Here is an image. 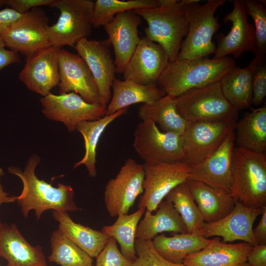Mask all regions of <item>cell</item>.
<instances>
[{"label":"cell","instance_id":"cell-1","mask_svg":"<svg viewBox=\"0 0 266 266\" xmlns=\"http://www.w3.org/2000/svg\"><path fill=\"white\" fill-rule=\"evenodd\" d=\"M40 162V158L33 154L24 170L13 166L8 168V172L18 176L23 183L22 191L17 200L24 216L27 218L30 211L34 210L38 221L47 210L67 212L79 210L74 201L71 186L59 183L55 187L37 177L35 170Z\"/></svg>","mask_w":266,"mask_h":266},{"label":"cell","instance_id":"cell-2","mask_svg":"<svg viewBox=\"0 0 266 266\" xmlns=\"http://www.w3.org/2000/svg\"><path fill=\"white\" fill-rule=\"evenodd\" d=\"M154 8L135 9L134 12L147 24L145 37L161 45L170 62L177 60L182 38L189 26L188 0H159Z\"/></svg>","mask_w":266,"mask_h":266},{"label":"cell","instance_id":"cell-3","mask_svg":"<svg viewBox=\"0 0 266 266\" xmlns=\"http://www.w3.org/2000/svg\"><path fill=\"white\" fill-rule=\"evenodd\" d=\"M235 67L234 60L228 57L177 60L169 62L156 84L166 94L177 97L190 89L219 82Z\"/></svg>","mask_w":266,"mask_h":266},{"label":"cell","instance_id":"cell-4","mask_svg":"<svg viewBox=\"0 0 266 266\" xmlns=\"http://www.w3.org/2000/svg\"><path fill=\"white\" fill-rule=\"evenodd\" d=\"M231 191L246 207L266 206V153L234 147L231 167Z\"/></svg>","mask_w":266,"mask_h":266},{"label":"cell","instance_id":"cell-5","mask_svg":"<svg viewBox=\"0 0 266 266\" xmlns=\"http://www.w3.org/2000/svg\"><path fill=\"white\" fill-rule=\"evenodd\" d=\"M199 0H188L189 26L186 37L180 49L177 60H193L206 57L214 53V34L220 27L215 16L225 0H208L203 4Z\"/></svg>","mask_w":266,"mask_h":266},{"label":"cell","instance_id":"cell-6","mask_svg":"<svg viewBox=\"0 0 266 266\" xmlns=\"http://www.w3.org/2000/svg\"><path fill=\"white\" fill-rule=\"evenodd\" d=\"M175 104L187 122L237 120L239 111L225 99L219 81L188 90L176 97Z\"/></svg>","mask_w":266,"mask_h":266},{"label":"cell","instance_id":"cell-7","mask_svg":"<svg viewBox=\"0 0 266 266\" xmlns=\"http://www.w3.org/2000/svg\"><path fill=\"white\" fill-rule=\"evenodd\" d=\"M52 7L59 10L60 15L57 22L48 27L51 46L60 48L64 46L74 47L91 34L94 2L90 0H56Z\"/></svg>","mask_w":266,"mask_h":266},{"label":"cell","instance_id":"cell-8","mask_svg":"<svg viewBox=\"0 0 266 266\" xmlns=\"http://www.w3.org/2000/svg\"><path fill=\"white\" fill-rule=\"evenodd\" d=\"M133 146L144 164L185 162L181 135L163 132L151 121H142L138 124Z\"/></svg>","mask_w":266,"mask_h":266},{"label":"cell","instance_id":"cell-9","mask_svg":"<svg viewBox=\"0 0 266 266\" xmlns=\"http://www.w3.org/2000/svg\"><path fill=\"white\" fill-rule=\"evenodd\" d=\"M237 120L187 122L181 134L185 163L193 166L202 162L234 131Z\"/></svg>","mask_w":266,"mask_h":266},{"label":"cell","instance_id":"cell-10","mask_svg":"<svg viewBox=\"0 0 266 266\" xmlns=\"http://www.w3.org/2000/svg\"><path fill=\"white\" fill-rule=\"evenodd\" d=\"M143 195L138 208L155 211L166 195L190 177L191 166L185 162L144 164Z\"/></svg>","mask_w":266,"mask_h":266},{"label":"cell","instance_id":"cell-11","mask_svg":"<svg viewBox=\"0 0 266 266\" xmlns=\"http://www.w3.org/2000/svg\"><path fill=\"white\" fill-rule=\"evenodd\" d=\"M41 111L48 119L63 123L70 132L84 121L99 119L106 115V107L86 101L74 93L54 95L51 93L40 99Z\"/></svg>","mask_w":266,"mask_h":266},{"label":"cell","instance_id":"cell-12","mask_svg":"<svg viewBox=\"0 0 266 266\" xmlns=\"http://www.w3.org/2000/svg\"><path fill=\"white\" fill-rule=\"evenodd\" d=\"M49 18L39 7L32 9L11 24L1 37L6 47L27 57L51 46Z\"/></svg>","mask_w":266,"mask_h":266},{"label":"cell","instance_id":"cell-13","mask_svg":"<svg viewBox=\"0 0 266 266\" xmlns=\"http://www.w3.org/2000/svg\"><path fill=\"white\" fill-rule=\"evenodd\" d=\"M144 179L143 165L132 158L127 160L105 187V206L111 217L128 214L137 197L143 192Z\"/></svg>","mask_w":266,"mask_h":266},{"label":"cell","instance_id":"cell-14","mask_svg":"<svg viewBox=\"0 0 266 266\" xmlns=\"http://www.w3.org/2000/svg\"><path fill=\"white\" fill-rule=\"evenodd\" d=\"M223 21L224 23L230 22L232 27L227 34L219 33L217 35V44L213 59H221L229 55L239 58L247 51L255 55L257 47L255 28L247 20L243 0H233L232 10Z\"/></svg>","mask_w":266,"mask_h":266},{"label":"cell","instance_id":"cell-15","mask_svg":"<svg viewBox=\"0 0 266 266\" xmlns=\"http://www.w3.org/2000/svg\"><path fill=\"white\" fill-rule=\"evenodd\" d=\"M110 46L107 38L96 40L85 38L73 47L89 68L99 95L106 107L111 98V90L116 73Z\"/></svg>","mask_w":266,"mask_h":266},{"label":"cell","instance_id":"cell-16","mask_svg":"<svg viewBox=\"0 0 266 266\" xmlns=\"http://www.w3.org/2000/svg\"><path fill=\"white\" fill-rule=\"evenodd\" d=\"M59 67V94L74 92L88 102L106 106L99 95L89 68L78 54L61 48Z\"/></svg>","mask_w":266,"mask_h":266},{"label":"cell","instance_id":"cell-17","mask_svg":"<svg viewBox=\"0 0 266 266\" xmlns=\"http://www.w3.org/2000/svg\"><path fill=\"white\" fill-rule=\"evenodd\" d=\"M60 49L50 46L26 58L19 79L29 90L43 97L59 85Z\"/></svg>","mask_w":266,"mask_h":266},{"label":"cell","instance_id":"cell-18","mask_svg":"<svg viewBox=\"0 0 266 266\" xmlns=\"http://www.w3.org/2000/svg\"><path fill=\"white\" fill-rule=\"evenodd\" d=\"M262 209L246 207L237 200L230 214L217 222L205 223L199 231L206 238L216 236L222 237L224 242L242 240L255 246L257 244L253 236V226L262 214Z\"/></svg>","mask_w":266,"mask_h":266},{"label":"cell","instance_id":"cell-19","mask_svg":"<svg viewBox=\"0 0 266 266\" xmlns=\"http://www.w3.org/2000/svg\"><path fill=\"white\" fill-rule=\"evenodd\" d=\"M234 142L233 131L209 157L200 163L190 166L189 179L201 182L214 188L232 192L231 167Z\"/></svg>","mask_w":266,"mask_h":266},{"label":"cell","instance_id":"cell-20","mask_svg":"<svg viewBox=\"0 0 266 266\" xmlns=\"http://www.w3.org/2000/svg\"><path fill=\"white\" fill-rule=\"evenodd\" d=\"M141 18L133 10L120 13L103 27L115 55L116 71L123 73L141 38L138 28Z\"/></svg>","mask_w":266,"mask_h":266},{"label":"cell","instance_id":"cell-21","mask_svg":"<svg viewBox=\"0 0 266 266\" xmlns=\"http://www.w3.org/2000/svg\"><path fill=\"white\" fill-rule=\"evenodd\" d=\"M169 62L161 45L143 37L125 69L124 78L141 85L156 83Z\"/></svg>","mask_w":266,"mask_h":266},{"label":"cell","instance_id":"cell-22","mask_svg":"<svg viewBox=\"0 0 266 266\" xmlns=\"http://www.w3.org/2000/svg\"><path fill=\"white\" fill-rule=\"evenodd\" d=\"M252 247L244 242L228 244L216 237L201 250L188 255L182 264L185 266H239L247 262Z\"/></svg>","mask_w":266,"mask_h":266},{"label":"cell","instance_id":"cell-23","mask_svg":"<svg viewBox=\"0 0 266 266\" xmlns=\"http://www.w3.org/2000/svg\"><path fill=\"white\" fill-rule=\"evenodd\" d=\"M0 257L10 266H48L42 248L28 243L15 224L0 229Z\"/></svg>","mask_w":266,"mask_h":266},{"label":"cell","instance_id":"cell-24","mask_svg":"<svg viewBox=\"0 0 266 266\" xmlns=\"http://www.w3.org/2000/svg\"><path fill=\"white\" fill-rule=\"evenodd\" d=\"M186 184L205 223L217 222L234 209L237 200L232 192L190 179L186 181Z\"/></svg>","mask_w":266,"mask_h":266},{"label":"cell","instance_id":"cell-25","mask_svg":"<svg viewBox=\"0 0 266 266\" xmlns=\"http://www.w3.org/2000/svg\"><path fill=\"white\" fill-rule=\"evenodd\" d=\"M155 211L154 214L145 211L144 218L136 228L137 239L152 240L158 234L164 232L188 233L182 219L171 202L163 200Z\"/></svg>","mask_w":266,"mask_h":266},{"label":"cell","instance_id":"cell-26","mask_svg":"<svg viewBox=\"0 0 266 266\" xmlns=\"http://www.w3.org/2000/svg\"><path fill=\"white\" fill-rule=\"evenodd\" d=\"M112 88L113 95L106 107V115L113 114L133 104L153 103L166 95L156 83L141 85L125 79L116 78Z\"/></svg>","mask_w":266,"mask_h":266},{"label":"cell","instance_id":"cell-27","mask_svg":"<svg viewBox=\"0 0 266 266\" xmlns=\"http://www.w3.org/2000/svg\"><path fill=\"white\" fill-rule=\"evenodd\" d=\"M210 241L199 230L191 233H173L169 237L162 233L151 240L154 248L162 257L178 264H182L188 255L204 248Z\"/></svg>","mask_w":266,"mask_h":266},{"label":"cell","instance_id":"cell-28","mask_svg":"<svg viewBox=\"0 0 266 266\" xmlns=\"http://www.w3.org/2000/svg\"><path fill=\"white\" fill-rule=\"evenodd\" d=\"M52 217L59 223L58 230L92 258L98 256L109 238L101 231L74 222L67 212L53 211Z\"/></svg>","mask_w":266,"mask_h":266},{"label":"cell","instance_id":"cell-29","mask_svg":"<svg viewBox=\"0 0 266 266\" xmlns=\"http://www.w3.org/2000/svg\"><path fill=\"white\" fill-rule=\"evenodd\" d=\"M234 141L237 147L252 152H266V105L246 113L236 122Z\"/></svg>","mask_w":266,"mask_h":266},{"label":"cell","instance_id":"cell-30","mask_svg":"<svg viewBox=\"0 0 266 266\" xmlns=\"http://www.w3.org/2000/svg\"><path fill=\"white\" fill-rule=\"evenodd\" d=\"M175 99L166 94L153 103L142 104L138 108L139 118L158 124L163 132L181 135L187 122L177 112Z\"/></svg>","mask_w":266,"mask_h":266},{"label":"cell","instance_id":"cell-31","mask_svg":"<svg viewBox=\"0 0 266 266\" xmlns=\"http://www.w3.org/2000/svg\"><path fill=\"white\" fill-rule=\"evenodd\" d=\"M127 110L128 108H123L99 119L82 122L78 125L76 130L84 138L85 154L81 160L74 164V168L84 165L90 177L96 176V149L100 138L106 127L117 118L126 113Z\"/></svg>","mask_w":266,"mask_h":266},{"label":"cell","instance_id":"cell-32","mask_svg":"<svg viewBox=\"0 0 266 266\" xmlns=\"http://www.w3.org/2000/svg\"><path fill=\"white\" fill-rule=\"evenodd\" d=\"M219 82L224 97L234 108L239 110L252 104V71L249 65L235 67Z\"/></svg>","mask_w":266,"mask_h":266},{"label":"cell","instance_id":"cell-33","mask_svg":"<svg viewBox=\"0 0 266 266\" xmlns=\"http://www.w3.org/2000/svg\"><path fill=\"white\" fill-rule=\"evenodd\" d=\"M145 209L140 208L131 214L117 216L116 221L111 225L104 226L101 231L109 237L118 242L121 252L129 260L134 261L137 256L135 250V238L138 223Z\"/></svg>","mask_w":266,"mask_h":266},{"label":"cell","instance_id":"cell-34","mask_svg":"<svg viewBox=\"0 0 266 266\" xmlns=\"http://www.w3.org/2000/svg\"><path fill=\"white\" fill-rule=\"evenodd\" d=\"M50 262L61 266H94L93 258L67 238L58 229L50 238Z\"/></svg>","mask_w":266,"mask_h":266},{"label":"cell","instance_id":"cell-35","mask_svg":"<svg viewBox=\"0 0 266 266\" xmlns=\"http://www.w3.org/2000/svg\"><path fill=\"white\" fill-rule=\"evenodd\" d=\"M165 199L172 203L182 219L188 233L199 231L204 226L203 218L186 182L174 187Z\"/></svg>","mask_w":266,"mask_h":266},{"label":"cell","instance_id":"cell-36","mask_svg":"<svg viewBox=\"0 0 266 266\" xmlns=\"http://www.w3.org/2000/svg\"><path fill=\"white\" fill-rule=\"evenodd\" d=\"M159 4V0H97L94 2L93 27H104L120 13L140 8H154Z\"/></svg>","mask_w":266,"mask_h":266},{"label":"cell","instance_id":"cell-37","mask_svg":"<svg viewBox=\"0 0 266 266\" xmlns=\"http://www.w3.org/2000/svg\"><path fill=\"white\" fill-rule=\"evenodd\" d=\"M247 15L253 20L256 34L257 52L256 54L266 55V9L263 2L257 0H243Z\"/></svg>","mask_w":266,"mask_h":266},{"label":"cell","instance_id":"cell-38","mask_svg":"<svg viewBox=\"0 0 266 266\" xmlns=\"http://www.w3.org/2000/svg\"><path fill=\"white\" fill-rule=\"evenodd\" d=\"M249 66L252 71V104L259 106L266 96V55L255 54Z\"/></svg>","mask_w":266,"mask_h":266},{"label":"cell","instance_id":"cell-39","mask_svg":"<svg viewBox=\"0 0 266 266\" xmlns=\"http://www.w3.org/2000/svg\"><path fill=\"white\" fill-rule=\"evenodd\" d=\"M135 250L137 256L131 266H185L162 257L154 248L151 240H135Z\"/></svg>","mask_w":266,"mask_h":266},{"label":"cell","instance_id":"cell-40","mask_svg":"<svg viewBox=\"0 0 266 266\" xmlns=\"http://www.w3.org/2000/svg\"><path fill=\"white\" fill-rule=\"evenodd\" d=\"M116 241L110 237L96 257L94 266H131L133 261L125 257L118 249Z\"/></svg>","mask_w":266,"mask_h":266},{"label":"cell","instance_id":"cell-41","mask_svg":"<svg viewBox=\"0 0 266 266\" xmlns=\"http://www.w3.org/2000/svg\"><path fill=\"white\" fill-rule=\"evenodd\" d=\"M56 0H5V4L18 13L25 14L33 8L52 6Z\"/></svg>","mask_w":266,"mask_h":266},{"label":"cell","instance_id":"cell-42","mask_svg":"<svg viewBox=\"0 0 266 266\" xmlns=\"http://www.w3.org/2000/svg\"><path fill=\"white\" fill-rule=\"evenodd\" d=\"M21 62L19 53L7 49L3 40L0 38V70L8 65Z\"/></svg>","mask_w":266,"mask_h":266},{"label":"cell","instance_id":"cell-43","mask_svg":"<svg viewBox=\"0 0 266 266\" xmlns=\"http://www.w3.org/2000/svg\"><path fill=\"white\" fill-rule=\"evenodd\" d=\"M247 261L251 266H266V245L253 246Z\"/></svg>","mask_w":266,"mask_h":266},{"label":"cell","instance_id":"cell-44","mask_svg":"<svg viewBox=\"0 0 266 266\" xmlns=\"http://www.w3.org/2000/svg\"><path fill=\"white\" fill-rule=\"evenodd\" d=\"M22 15L10 8L0 10V38L9 26Z\"/></svg>","mask_w":266,"mask_h":266},{"label":"cell","instance_id":"cell-45","mask_svg":"<svg viewBox=\"0 0 266 266\" xmlns=\"http://www.w3.org/2000/svg\"><path fill=\"white\" fill-rule=\"evenodd\" d=\"M261 218L253 230L254 238L257 244L266 245V206L263 207Z\"/></svg>","mask_w":266,"mask_h":266},{"label":"cell","instance_id":"cell-46","mask_svg":"<svg viewBox=\"0 0 266 266\" xmlns=\"http://www.w3.org/2000/svg\"><path fill=\"white\" fill-rule=\"evenodd\" d=\"M4 175V171L2 168L0 167V206L3 203H10L17 200V197H11L5 192L0 182V179Z\"/></svg>","mask_w":266,"mask_h":266},{"label":"cell","instance_id":"cell-47","mask_svg":"<svg viewBox=\"0 0 266 266\" xmlns=\"http://www.w3.org/2000/svg\"><path fill=\"white\" fill-rule=\"evenodd\" d=\"M5 4V0H0V8Z\"/></svg>","mask_w":266,"mask_h":266},{"label":"cell","instance_id":"cell-48","mask_svg":"<svg viewBox=\"0 0 266 266\" xmlns=\"http://www.w3.org/2000/svg\"><path fill=\"white\" fill-rule=\"evenodd\" d=\"M239 266H251L247 262Z\"/></svg>","mask_w":266,"mask_h":266},{"label":"cell","instance_id":"cell-49","mask_svg":"<svg viewBox=\"0 0 266 266\" xmlns=\"http://www.w3.org/2000/svg\"><path fill=\"white\" fill-rule=\"evenodd\" d=\"M2 224L0 222V229L1 228Z\"/></svg>","mask_w":266,"mask_h":266},{"label":"cell","instance_id":"cell-50","mask_svg":"<svg viewBox=\"0 0 266 266\" xmlns=\"http://www.w3.org/2000/svg\"><path fill=\"white\" fill-rule=\"evenodd\" d=\"M10 266L9 265L7 264L6 266Z\"/></svg>","mask_w":266,"mask_h":266}]
</instances>
